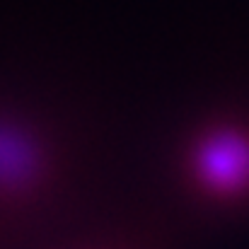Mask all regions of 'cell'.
<instances>
[{
  "mask_svg": "<svg viewBox=\"0 0 249 249\" xmlns=\"http://www.w3.org/2000/svg\"><path fill=\"white\" fill-rule=\"evenodd\" d=\"M208 155L206 172L213 177L218 186H240L249 179V145L237 138H220L213 141Z\"/></svg>",
  "mask_w": 249,
  "mask_h": 249,
  "instance_id": "6da1fadb",
  "label": "cell"
}]
</instances>
